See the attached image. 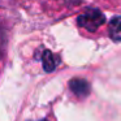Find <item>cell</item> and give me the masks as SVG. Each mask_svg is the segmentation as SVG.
Returning <instances> with one entry per match:
<instances>
[{"label": "cell", "mask_w": 121, "mask_h": 121, "mask_svg": "<svg viewBox=\"0 0 121 121\" xmlns=\"http://www.w3.org/2000/svg\"><path fill=\"white\" fill-rule=\"evenodd\" d=\"M105 18L104 14L99 11V9H94V8H89L81 13L77 18V22L81 27H83L85 30L90 33H94L104 24Z\"/></svg>", "instance_id": "obj_1"}, {"label": "cell", "mask_w": 121, "mask_h": 121, "mask_svg": "<svg viewBox=\"0 0 121 121\" xmlns=\"http://www.w3.org/2000/svg\"><path fill=\"white\" fill-rule=\"evenodd\" d=\"M69 86H70V90L79 98H83L89 94L90 91V85L87 83V81L82 78H74L69 82Z\"/></svg>", "instance_id": "obj_2"}, {"label": "cell", "mask_w": 121, "mask_h": 121, "mask_svg": "<svg viewBox=\"0 0 121 121\" xmlns=\"http://www.w3.org/2000/svg\"><path fill=\"white\" fill-rule=\"evenodd\" d=\"M108 33L112 40L120 42L121 40V17H113L109 21L108 26Z\"/></svg>", "instance_id": "obj_3"}, {"label": "cell", "mask_w": 121, "mask_h": 121, "mask_svg": "<svg viewBox=\"0 0 121 121\" xmlns=\"http://www.w3.org/2000/svg\"><path fill=\"white\" fill-rule=\"evenodd\" d=\"M42 63H43V68H44L46 72H52L53 69L56 68L59 60L51 51L46 50L44 52L42 53Z\"/></svg>", "instance_id": "obj_4"}, {"label": "cell", "mask_w": 121, "mask_h": 121, "mask_svg": "<svg viewBox=\"0 0 121 121\" xmlns=\"http://www.w3.org/2000/svg\"><path fill=\"white\" fill-rule=\"evenodd\" d=\"M55 1H61V3H64V4H77L79 1V0H55Z\"/></svg>", "instance_id": "obj_5"}]
</instances>
